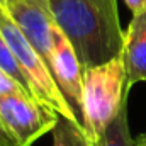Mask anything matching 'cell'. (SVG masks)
I'll list each match as a JSON object with an SVG mask.
<instances>
[{
    "label": "cell",
    "instance_id": "cell-16",
    "mask_svg": "<svg viewBox=\"0 0 146 146\" xmlns=\"http://www.w3.org/2000/svg\"><path fill=\"white\" fill-rule=\"evenodd\" d=\"M37 2H41L42 5H46V7H49V5H48V0H37Z\"/></svg>",
    "mask_w": 146,
    "mask_h": 146
},
{
    "label": "cell",
    "instance_id": "cell-13",
    "mask_svg": "<svg viewBox=\"0 0 146 146\" xmlns=\"http://www.w3.org/2000/svg\"><path fill=\"white\" fill-rule=\"evenodd\" d=\"M0 146H17L15 139L9 134V131L5 129V126L0 121Z\"/></svg>",
    "mask_w": 146,
    "mask_h": 146
},
{
    "label": "cell",
    "instance_id": "cell-5",
    "mask_svg": "<svg viewBox=\"0 0 146 146\" xmlns=\"http://www.w3.org/2000/svg\"><path fill=\"white\" fill-rule=\"evenodd\" d=\"M5 10L19 26L21 33L26 36L33 49L39 54V58L44 61V65L51 72L53 29L56 24H54L49 7L42 5L37 0H19V2L7 5Z\"/></svg>",
    "mask_w": 146,
    "mask_h": 146
},
{
    "label": "cell",
    "instance_id": "cell-12",
    "mask_svg": "<svg viewBox=\"0 0 146 146\" xmlns=\"http://www.w3.org/2000/svg\"><path fill=\"white\" fill-rule=\"evenodd\" d=\"M124 2L131 9L133 15H138V14L146 12V0H124Z\"/></svg>",
    "mask_w": 146,
    "mask_h": 146
},
{
    "label": "cell",
    "instance_id": "cell-7",
    "mask_svg": "<svg viewBox=\"0 0 146 146\" xmlns=\"http://www.w3.org/2000/svg\"><path fill=\"white\" fill-rule=\"evenodd\" d=\"M122 61L127 87L146 82V12L133 15L122 42Z\"/></svg>",
    "mask_w": 146,
    "mask_h": 146
},
{
    "label": "cell",
    "instance_id": "cell-1",
    "mask_svg": "<svg viewBox=\"0 0 146 146\" xmlns=\"http://www.w3.org/2000/svg\"><path fill=\"white\" fill-rule=\"evenodd\" d=\"M49 10L72 42L82 70L121 56L124 33L117 0H56Z\"/></svg>",
    "mask_w": 146,
    "mask_h": 146
},
{
    "label": "cell",
    "instance_id": "cell-6",
    "mask_svg": "<svg viewBox=\"0 0 146 146\" xmlns=\"http://www.w3.org/2000/svg\"><path fill=\"white\" fill-rule=\"evenodd\" d=\"M56 24V22H54ZM53 78L66 99L73 114L82 124V90H83V70L76 58L72 42L63 31L54 26L53 29V60H51Z\"/></svg>",
    "mask_w": 146,
    "mask_h": 146
},
{
    "label": "cell",
    "instance_id": "cell-2",
    "mask_svg": "<svg viewBox=\"0 0 146 146\" xmlns=\"http://www.w3.org/2000/svg\"><path fill=\"white\" fill-rule=\"evenodd\" d=\"M129 90L122 56L83 70L82 126L94 145L127 100Z\"/></svg>",
    "mask_w": 146,
    "mask_h": 146
},
{
    "label": "cell",
    "instance_id": "cell-17",
    "mask_svg": "<svg viewBox=\"0 0 146 146\" xmlns=\"http://www.w3.org/2000/svg\"><path fill=\"white\" fill-rule=\"evenodd\" d=\"M54 2H56V0H48V5H53Z\"/></svg>",
    "mask_w": 146,
    "mask_h": 146
},
{
    "label": "cell",
    "instance_id": "cell-4",
    "mask_svg": "<svg viewBox=\"0 0 146 146\" xmlns=\"http://www.w3.org/2000/svg\"><path fill=\"white\" fill-rule=\"evenodd\" d=\"M58 117L54 110L27 94L0 97V121L17 146H33L39 138L54 129Z\"/></svg>",
    "mask_w": 146,
    "mask_h": 146
},
{
    "label": "cell",
    "instance_id": "cell-3",
    "mask_svg": "<svg viewBox=\"0 0 146 146\" xmlns=\"http://www.w3.org/2000/svg\"><path fill=\"white\" fill-rule=\"evenodd\" d=\"M0 33L3 34L15 61L19 63L21 70L26 75L33 97L42 106L54 110L58 115L66 117L73 122L80 124V121L73 114L72 107L68 106L66 99L63 97L61 90L58 88L51 72L48 70L44 61L33 49V46L29 44L26 36L21 33L19 26L14 22V19L9 15V12L2 5H0Z\"/></svg>",
    "mask_w": 146,
    "mask_h": 146
},
{
    "label": "cell",
    "instance_id": "cell-11",
    "mask_svg": "<svg viewBox=\"0 0 146 146\" xmlns=\"http://www.w3.org/2000/svg\"><path fill=\"white\" fill-rule=\"evenodd\" d=\"M12 94H27V92L24 90L22 85H19L14 78H10L5 72L0 70V97L12 95Z\"/></svg>",
    "mask_w": 146,
    "mask_h": 146
},
{
    "label": "cell",
    "instance_id": "cell-15",
    "mask_svg": "<svg viewBox=\"0 0 146 146\" xmlns=\"http://www.w3.org/2000/svg\"><path fill=\"white\" fill-rule=\"evenodd\" d=\"M14 2H19V0H0V5H2V7H7V5H10V3H14Z\"/></svg>",
    "mask_w": 146,
    "mask_h": 146
},
{
    "label": "cell",
    "instance_id": "cell-14",
    "mask_svg": "<svg viewBox=\"0 0 146 146\" xmlns=\"http://www.w3.org/2000/svg\"><path fill=\"white\" fill-rule=\"evenodd\" d=\"M136 141V146H146V133L145 134H141L138 139H134Z\"/></svg>",
    "mask_w": 146,
    "mask_h": 146
},
{
    "label": "cell",
    "instance_id": "cell-8",
    "mask_svg": "<svg viewBox=\"0 0 146 146\" xmlns=\"http://www.w3.org/2000/svg\"><path fill=\"white\" fill-rule=\"evenodd\" d=\"M95 146H136V141L133 139L129 133V122H127V100L122 104L121 110L114 117V121L109 124L102 138Z\"/></svg>",
    "mask_w": 146,
    "mask_h": 146
},
{
    "label": "cell",
    "instance_id": "cell-10",
    "mask_svg": "<svg viewBox=\"0 0 146 146\" xmlns=\"http://www.w3.org/2000/svg\"><path fill=\"white\" fill-rule=\"evenodd\" d=\"M0 70L5 72L10 78H14L19 85H22L24 90L33 97L29 82H27L24 72L21 70L19 63L15 61V58H14V54H12V51H10V48H9V44H7V41H5V37H3L2 33H0Z\"/></svg>",
    "mask_w": 146,
    "mask_h": 146
},
{
    "label": "cell",
    "instance_id": "cell-9",
    "mask_svg": "<svg viewBox=\"0 0 146 146\" xmlns=\"http://www.w3.org/2000/svg\"><path fill=\"white\" fill-rule=\"evenodd\" d=\"M53 146H95L87 136L82 124H76L66 117H58L53 129Z\"/></svg>",
    "mask_w": 146,
    "mask_h": 146
}]
</instances>
